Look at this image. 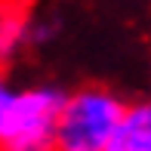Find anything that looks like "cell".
<instances>
[{
	"instance_id": "1",
	"label": "cell",
	"mask_w": 151,
	"mask_h": 151,
	"mask_svg": "<svg viewBox=\"0 0 151 151\" xmlns=\"http://www.w3.org/2000/svg\"><path fill=\"white\" fill-rule=\"evenodd\" d=\"M123 102L105 86H83L65 93L52 123L56 151H108Z\"/></svg>"
},
{
	"instance_id": "2",
	"label": "cell",
	"mask_w": 151,
	"mask_h": 151,
	"mask_svg": "<svg viewBox=\"0 0 151 151\" xmlns=\"http://www.w3.org/2000/svg\"><path fill=\"white\" fill-rule=\"evenodd\" d=\"M65 93L56 86L19 90L0 74V145L52 139L59 105Z\"/></svg>"
},
{
	"instance_id": "3",
	"label": "cell",
	"mask_w": 151,
	"mask_h": 151,
	"mask_svg": "<svg viewBox=\"0 0 151 151\" xmlns=\"http://www.w3.org/2000/svg\"><path fill=\"white\" fill-rule=\"evenodd\" d=\"M108 151H151V105L148 102H123L120 120L114 127Z\"/></svg>"
},
{
	"instance_id": "4",
	"label": "cell",
	"mask_w": 151,
	"mask_h": 151,
	"mask_svg": "<svg viewBox=\"0 0 151 151\" xmlns=\"http://www.w3.org/2000/svg\"><path fill=\"white\" fill-rule=\"evenodd\" d=\"M28 16L22 3L16 0H0V62L12 59L25 43H28Z\"/></svg>"
},
{
	"instance_id": "5",
	"label": "cell",
	"mask_w": 151,
	"mask_h": 151,
	"mask_svg": "<svg viewBox=\"0 0 151 151\" xmlns=\"http://www.w3.org/2000/svg\"><path fill=\"white\" fill-rule=\"evenodd\" d=\"M0 151H56L52 139H40V142H9L0 145Z\"/></svg>"
},
{
	"instance_id": "6",
	"label": "cell",
	"mask_w": 151,
	"mask_h": 151,
	"mask_svg": "<svg viewBox=\"0 0 151 151\" xmlns=\"http://www.w3.org/2000/svg\"><path fill=\"white\" fill-rule=\"evenodd\" d=\"M16 3H22V0H16Z\"/></svg>"
}]
</instances>
